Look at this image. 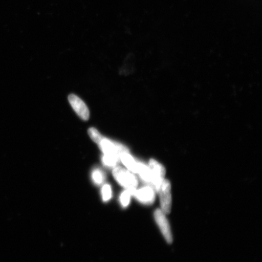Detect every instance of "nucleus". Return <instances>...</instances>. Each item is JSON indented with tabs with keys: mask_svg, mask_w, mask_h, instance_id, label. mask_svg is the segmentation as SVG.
<instances>
[{
	"mask_svg": "<svg viewBox=\"0 0 262 262\" xmlns=\"http://www.w3.org/2000/svg\"><path fill=\"white\" fill-rule=\"evenodd\" d=\"M112 188L110 185L106 184L103 186L101 190V194H102L103 201L104 202L109 201L112 198Z\"/></svg>",
	"mask_w": 262,
	"mask_h": 262,
	"instance_id": "obj_9",
	"label": "nucleus"
},
{
	"mask_svg": "<svg viewBox=\"0 0 262 262\" xmlns=\"http://www.w3.org/2000/svg\"><path fill=\"white\" fill-rule=\"evenodd\" d=\"M119 158L116 157L104 155L102 161L106 166L112 167L117 165V163L119 162Z\"/></svg>",
	"mask_w": 262,
	"mask_h": 262,
	"instance_id": "obj_11",
	"label": "nucleus"
},
{
	"mask_svg": "<svg viewBox=\"0 0 262 262\" xmlns=\"http://www.w3.org/2000/svg\"><path fill=\"white\" fill-rule=\"evenodd\" d=\"M131 195H132V194H131V192L128 189H126V191L123 192L122 194H121L120 201L121 204H122L123 207H126V206L129 205Z\"/></svg>",
	"mask_w": 262,
	"mask_h": 262,
	"instance_id": "obj_10",
	"label": "nucleus"
},
{
	"mask_svg": "<svg viewBox=\"0 0 262 262\" xmlns=\"http://www.w3.org/2000/svg\"><path fill=\"white\" fill-rule=\"evenodd\" d=\"M98 145L104 153V155L116 157L119 159L122 153L127 151L125 147L111 142L106 138H103Z\"/></svg>",
	"mask_w": 262,
	"mask_h": 262,
	"instance_id": "obj_4",
	"label": "nucleus"
},
{
	"mask_svg": "<svg viewBox=\"0 0 262 262\" xmlns=\"http://www.w3.org/2000/svg\"><path fill=\"white\" fill-rule=\"evenodd\" d=\"M155 218L164 238H165V240L168 244H171L173 239L172 234L171 227H170L169 222L166 217L165 213L163 212L162 209H157L155 212Z\"/></svg>",
	"mask_w": 262,
	"mask_h": 262,
	"instance_id": "obj_3",
	"label": "nucleus"
},
{
	"mask_svg": "<svg viewBox=\"0 0 262 262\" xmlns=\"http://www.w3.org/2000/svg\"><path fill=\"white\" fill-rule=\"evenodd\" d=\"M88 134H89L91 139L93 140L95 143L97 144H99L101 141L104 138V137L101 135L99 131L95 128V127H91V128L88 130Z\"/></svg>",
	"mask_w": 262,
	"mask_h": 262,
	"instance_id": "obj_8",
	"label": "nucleus"
},
{
	"mask_svg": "<svg viewBox=\"0 0 262 262\" xmlns=\"http://www.w3.org/2000/svg\"><path fill=\"white\" fill-rule=\"evenodd\" d=\"M113 175L117 181L126 189L133 191L136 189L138 186V180L136 177L129 171L118 167L114 169Z\"/></svg>",
	"mask_w": 262,
	"mask_h": 262,
	"instance_id": "obj_1",
	"label": "nucleus"
},
{
	"mask_svg": "<svg viewBox=\"0 0 262 262\" xmlns=\"http://www.w3.org/2000/svg\"><path fill=\"white\" fill-rule=\"evenodd\" d=\"M120 159L122 160L123 165L126 167V168L129 171L137 173L138 162H137L134 159L133 157L129 155L128 151L122 153L120 156Z\"/></svg>",
	"mask_w": 262,
	"mask_h": 262,
	"instance_id": "obj_7",
	"label": "nucleus"
},
{
	"mask_svg": "<svg viewBox=\"0 0 262 262\" xmlns=\"http://www.w3.org/2000/svg\"><path fill=\"white\" fill-rule=\"evenodd\" d=\"M140 202L145 204H150L155 201V191L150 187H144L139 190H135L133 194Z\"/></svg>",
	"mask_w": 262,
	"mask_h": 262,
	"instance_id": "obj_6",
	"label": "nucleus"
},
{
	"mask_svg": "<svg viewBox=\"0 0 262 262\" xmlns=\"http://www.w3.org/2000/svg\"><path fill=\"white\" fill-rule=\"evenodd\" d=\"M93 180L95 183L97 185H101L104 182V176L102 171L99 169H96L93 172Z\"/></svg>",
	"mask_w": 262,
	"mask_h": 262,
	"instance_id": "obj_12",
	"label": "nucleus"
},
{
	"mask_svg": "<svg viewBox=\"0 0 262 262\" xmlns=\"http://www.w3.org/2000/svg\"><path fill=\"white\" fill-rule=\"evenodd\" d=\"M157 191L159 194L162 210L165 214H169L172 207L171 183L168 180L163 179Z\"/></svg>",
	"mask_w": 262,
	"mask_h": 262,
	"instance_id": "obj_2",
	"label": "nucleus"
},
{
	"mask_svg": "<svg viewBox=\"0 0 262 262\" xmlns=\"http://www.w3.org/2000/svg\"><path fill=\"white\" fill-rule=\"evenodd\" d=\"M69 101L81 119L86 121L90 119V110L86 104L79 97L74 94H71L68 97Z\"/></svg>",
	"mask_w": 262,
	"mask_h": 262,
	"instance_id": "obj_5",
	"label": "nucleus"
}]
</instances>
